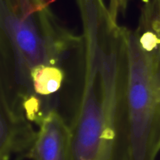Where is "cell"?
I'll return each mask as SVG.
<instances>
[{"label": "cell", "instance_id": "1", "mask_svg": "<svg viewBox=\"0 0 160 160\" xmlns=\"http://www.w3.org/2000/svg\"><path fill=\"white\" fill-rule=\"evenodd\" d=\"M51 0H0L1 98L17 109L37 101L31 72L42 65L59 66L82 37L58 21Z\"/></svg>", "mask_w": 160, "mask_h": 160}, {"label": "cell", "instance_id": "2", "mask_svg": "<svg viewBox=\"0 0 160 160\" xmlns=\"http://www.w3.org/2000/svg\"><path fill=\"white\" fill-rule=\"evenodd\" d=\"M125 67L116 123L118 160H156L160 151V30L123 28Z\"/></svg>", "mask_w": 160, "mask_h": 160}, {"label": "cell", "instance_id": "3", "mask_svg": "<svg viewBox=\"0 0 160 160\" xmlns=\"http://www.w3.org/2000/svg\"><path fill=\"white\" fill-rule=\"evenodd\" d=\"M0 106V160L30 159L38 131L23 112L2 99Z\"/></svg>", "mask_w": 160, "mask_h": 160}, {"label": "cell", "instance_id": "4", "mask_svg": "<svg viewBox=\"0 0 160 160\" xmlns=\"http://www.w3.org/2000/svg\"><path fill=\"white\" fill-rule=\"evenodd\" d=\"M31 160H73L70 126L53 109L39 125Z\"/></svg>", "mask_w": 160, "mask_h": 160}, {"label": "cell", "instance_id": "5", "mask_svg": "<svg viewBox=\"0 0 160 160\" xmlns=\"http://www.w3.org/2000/svg\"><path fill=\"white\" fill-rule=\"evenodd\" d=\"M65 78V71L60 66L42 65L33 69L31 82L34 96L44 102L50 109H53L49 98L60 90Z\"/></svg>", "mask_w": 160, "mask_h": 160}, {"label": "cell", "instance_id": "6", "mask_svg": "<svg viewBox=\"0 0 160 160\" xmlns=\"http://www.w3.org/2000/svg\"><path fill=\"white\" fill-rule=\"evenodd\" d=\"M130 1L131 0H109L108 9L114 20L117 21L118 16L124 12Z\"/></svg>", "mask_w": 160, "mask_h": 160}]
</instances>
